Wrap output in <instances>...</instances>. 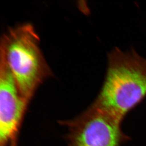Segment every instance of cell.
Listing matches in <instances>:
<instances>
[{"mask_svg":"<svg viewBox=\"0 0 146 146\" xmlns=\"http://www.w3.org/2000/svg\"><path fill=\"white\" fill-rule=\"evenodd\" d=\"M29 103L22 97L3 58L0 59V146H10Z\"/></svg>","mask_w":146,"mask_h":146,"instance_id":"4","label":"cell"},{"mask_svg":"<svg viewBox=\"0 0 146 146\" xmlns=\"http://www.w3.org/2000/svg\"><path fill=\"white\" fill-rule=\"evenodd\" d=\"M121 121L92 104L79 116L60 123L67 130L68 146H121L126 139Z\"/></svg>","mask_w":146,"mask_h":146,"instance_id":"3","label":"cell"},{"mask_svg":"<svg viewBox=\"0 0 146 146\" xmlns=\"http://www.w3.org/2000/svg\"><path fill=\"white\" fill-rule=\"evenodd\" d=\"M146 96V60L135 51L114 49L93 105L121 120Z\"/></svg>","mask_w":146,"mask_h":146,"instance_id":"1","label":"cell"},{"mask_svg":"<svg viewBox=\"0 0 146 146\" xmlns=\"http://www.w3.org/2000/svg\"><path fill=\"white\" fill-rule=\"evenodd\" d=\"M39 42L34 27L29 23L11 28L1 39V57L29 103L38 87L51 74Z\"/></svg>","mask_w":146,"mask_h":146,"instance_id":"2","label":"cell"}]
</instances>
